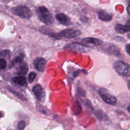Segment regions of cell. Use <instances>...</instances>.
I'll use <instances>...</instances> for the list:
<instances>
[{
    "instance_id": "6da1fadb",
    "label": "cell",
    "mask_w": 130,
    "mask_h": 130,
    "mask_svg": "<svg viewBox=\"0 0 130 130\" xmlns=\"http://www.w3.org/2000/svg\"><path fill=\"white\" fill-rule=\"evenodd\" d=\"M36 13L39 20L46 25H50L54 22V19L49 10L45 6L38 7Z\"/></svg>"
},
{
    "instance_id": "4fadbf2b",
    "label": "cell",
    "mask_w": 130,
    "mask_h": 130,
    "mask_svg": "<svg viewBox=\"0 0 130 130\" xmlns=\"http://www.w3.org/2000/svg\"><path fill=\"white\" fill-rule=\"evenodd\" d=\"M129 20L127 25H123L120 24H117L115 26V31L119 34H124L126 32H128L129 31Z\"/></svg>"
},
{
    "instance_id": "2e32d148",
    "label": "cell",
    "mask_w": 130,
    "mask_h": 130,
    "mask_svg": "<svg viewBox=\"0 0 130 130\" xmlns=\"http://www.w3.org/2000/svg\"><path fill=\"white\" fill-rule=\"evenodd\" d=\"M108 52L114 55H118L119 53V48L114 45L110 46L108 48Z\"/></svg>"
},
{
    "instance_id": "3957f363",
    "label": "cell",
    "mask_w": 130,
    "mask_h": 130,
    "mask_svg": "<svg viewBox=\"0 0 130 130\" xmlns=\"http://www.w3.org/2000/svg\"><path fill=\"white\" fill-rule=\"evenodd\" d=\"M12 12L16 15L25 19H29L31 17L32 13L31 10L27 7L22 5H19L12 8Z\"/></svg>"
},
{
    "instance_id": "5b68a950",
    "label": "cell",
    "mask_w": 130,
    "mask_h": 130,
    "mask_svg": "<svg viewBox=\"0 0 130 130\" xmlns=\"http://www.w3.org/2000/svg\"><path fill=\"white\" fill-rule=\"evenodd\" d=\"M32 90L38 101L42 103H43L45 101L46 93L45 90L41 85L36 84L33 86Z\"/></svg>"
},
{
    "instance_id": "603a6c76",
    "label": "cell",
    "mask_w": 130,
    "mask_h": 130,
    "mask_svg": "<svg viewBox=\"0 0 130 130\" xmlns=\"http://www.w3.org/2000/svg\"><path fill=\"white\" fill-rule=\"evenodd\" d=\"M127 13L128 15H129V5H128L127 8Z\"/></svg>"
},
{
    "instance_id": "484cf974",
    "label": "cell",
    "mask_w": 130,
    "mask_h": 130,
    "mask_svg": "<svg viewBox=\"0 0 130 130\" xmlns=\"http://www.w3.org/2000/svg\"><path fill=\"white\" fill-rule=\"evenodd\" d=\"M1 55V52H0V55Z\"/></svg>"
},
{
    "instance_id": "cb8c5ba5",
    "label": "cell",
    "mask_w": 130,
    "mask_h": 130,
    "mask_svg": "<svg viewBox=\"0 0 130 130\" xmlns=\"http://www.w3.org/2000/svg\"><path fill=\"white\" fill-rule=\"evenodd\" d=\"M127 86L128 87V89H129V80L128 81V83H127Z\"/></svg>"
},
{
    "instance_id": "7a4b0ae2",
    "label": "cell",
    "mask_w": 130,
    "mask_h": 130,
    "mask_svg": "<svg viewBox=\"0 0 130 130\" xmlns=\"http://www.w3.org/2000/svg\"><path fill=\"white\" fill-rule=\"evenodd\" d=\"M113 68L120 75L124 77H129L130 76L129 66L122 61H116L113 64Z\"/></svg>"
},
{
    "instance_id": "ac0fdd59",
    "label": "cell",
    "mask_w": 130,
    "mask_h": 130,
    "mask_svg": "<svg viewBox=\"0 0 130 130\" xmlns=\"http://www.w3.org/2000/svg\"><path fill=\"white\" fill-rule=\"evenodd\" d=\"M36 76V73L35 72H30L28 75V80L29 83H31L34 81Z\"/></svg>"
},
{
    "instance_id": "d4e9b609",
    "label": "cell",
    "mask_w": 130,
    "mask_h": 130,
    "mask_svg": "<svg viewBox=\"0 0 130 130\" xmlns=\"http://www.w3.org/2000/svg\"><path fill=\"white\" fill-rule=\"evenodd\" d=\"M129 105H128V107H127V111H128V112H129Z\"/></svg>"
},
{
    "instance_id": "ffe728a7",
    "label": "cell",
    "mask_w": 130,
    "mask_h": 130,
    "mask_svg": "<svg viewBox=\"0 0 130 130\" xmlns=\"http://www.w3.org/2000/svg\"><path fill=\"white\" fill-rule=\"evenodd\" d=\"M7 66V62L4 58H0V69H4Z\"/></svg>"
},
{
    "instance_id": "7402d4cb",
    "label": "cell",
    "mask_w": 130,
    "mask_h": 130,
    "mask_svg": "<svg viewBox=\"0 0 130 130\" xmlns=\"http://www.w3.org/2000/svg\"><path fill=\"white\" fill-rule=\"evenodd\" d=\"M125 48H126V51L127 52V53L129 55V44H127L126 46H125Z\"/></svg>"
},
{
    "instance_id": "9a60e30c",
    "label": "cell",
    "mask_w": 130,
    "mask_h": 130,
    "mask_svg": "<svg viewBox=\"0 0 130 130\" xmlns=\"http://www.w3.org/2000/svg\"><path fill=\"white\" fill-rule=\"evenodd\" d=\"M23 59V55L21 54L17 56L16 57H15L10 63V68H11L12 67H13L14 65L16 64H19L20 63H21Z\"/></svg>"
},
{
    "instance_id": "44dd1931",
    "label": "cell",
    "mask_w": 130,
    "mask_h": 130,
    "mask_svg": "<svg viewBox=\"0 0 130 130\" xmlns=\"http://www.w3.org/2000/svg\"><path fill=\"white\" fill-rule=\"evenodd\" d=\"M2 54L5 57H10L11 56V52L8 50H4L2 52Z\"/></svg>"
},
{
    "instance_id": "30bf717a",
    "label": "cell",
    "mask_w": 130,
    "mask_h": 130,
    "mask_svg": "<svg viewBox=\"0 0 130 130\" xmlns=\"http://www.w3.org/2000/svg\"><path fill=\"white\" fill-rule=\"evenodd\" d=\"M82 42L85 44H91L95 46L101 45L103 43L102 40L99 39L90 37H87L83 39L82 40Z\"/></svg>"
},
{
    "instance_id": "7c38bea8",
    "label": "cell",
    "mask_w": 130,
    "mask_h": 130,
    "mask_svg": "<svg viewBox=\"0 0 130 130\" xmlns=\"http://www.w3.org/2000/svg\"><path fill=\"white\" fill-rule=\"evenodd\" d=\"M28 70V68L27 64L25 62H22V61L19 63V66L17 71V74L19 76H24L27 73Z\"/></svg>"
},
{
    "instance_id": "8fae6325",
    "label": "cell",
    "mask_w": 130,
    "mask_h": 130,
    "mask_svg": "<svg viewBox=\"0 0 130 130\" xmlns=\"http://www.w3.org/2000/svg\"><path fill=\"white\" fill-rule=\"evenodd\" d=\"M99 19L103 21H109L112 20V16L104 10H100L98 13Z\"/></svg>"
},
{
    "instance_id": "277c9868",
    "label": "cell",
    "mask_w": 130,
    "mask_h": 130,
    "mask_svg": "<svg viewBox=\"0 0 130 130\" xmlns=\"http://www.w3.org/2000/svg\"><path fill=\"white\" fill-rule=\"evenodd\" d=\"M99 93L102 100L107 104L114 106L116 104V98L111 94L108 90L104 88H101L99 90Z\"/></svg>"
},
{
    "instance_id": "d6986e66",
    "label": "cell",
    "mask_w": 130,
    "mask_h": 130,
    "mask_svg": "<svg viewBox=\"0 0 130 130\" xmlns=\"http://www.w3.org/2000/svg\"><path fill=\"white\" fill-rule=\"evenodd\" d=\"M26 124L25 121H20L17 124V128L20 130L23 129L25 127Z\"/></svg>"
},
{
    "instance_id": "ba28073f",
    "label": "cell",
    "mask_w": 130,
    "mask_h": 130,
    "mask_svg": "<svg viewBox=\"0 0 130 130\" xmlns=\"http://www.w3.org/2000/svg\"><path fill=\"white\" fill-rule=\"evenodd\" d=\"M33 63L35 69L39 72H43L45 69L46 60L44 58L39 57L35 59Z\"/></svg>"
},
{
    "instance_id": "9c48e42d",
    "label": "cell",
    "mask_w": 130,
    "mask_h": 130,
    "mask_svg": "<svg viewBox=\"0 0 130 130\" xmlns=\"http://www.w3.org/2000/svg\"><path fill=\"white\" fill-rule=\"evenodd\" d=\"M55 18L60 23L63 25L68 26L72 23L70 18L63 13L57 14L55 15Z\"/></svg>"
},
{
    "instance_id": "e0dca14e",
    "label": "cell",
    "mask_w": 130,
    "mask_h": 130,
    "mask_svg": "<svg viewBox=\"0 0 130 130\" xmlns=\"http://www.w3.org/2000/svg\"><path fill=\"white\" fill-rule=\"evenodd\" d=\"M95 115L97 118L101 120H105L108 118L106 114L102 111H96L95 113Z\"/></svg>"
},
{
    "instance_id": "5bb4252c",
    "label": "cell",
    "mask_w": 130,
    "mask_h": 130,
    "mask_svg": "<svg viewBox=\"0 0 130 130\" xmlns=\"http://www.w3.org/2000/svg\"><path fill=\"white\" fill-rule=\"evenodd\" d=\"M12 81L15 84L20 86H24L27 85V82L25 77L22 76H17L14 77L12 78Z\"/></svg>"
},
{
    "instance_id": "8992f818",
    "label": "cell",
    "mask_w": 130,
    "mask_h": 130,
    "mask_svg": "<svg viewBox=\"0 0 130 130\" xmlns=\"http://www.w3.org/2000/svg\"><path fill=\"white\" fill-rule=\"evenodd\" d=\"M58 34L60 38L62 37L66 38H73L80 36L81 32L79 30L73 28H67L59 31Z\"/></svg>"
},
{
    "instance_id": "52a82bcc",
    "label": "cell",
    "mask_w": 130,
    "mask_h": 130,
    "mask_svg": "<svg viewBox=\"0 0 130 130\" xmlns=\"http://www.w3.org/2000/svg\"><path fill=\"white\" fill-rule=\"evenodd\" d=\"M66 48L82 53H86L89 51V47L88 46L77 42L68 44Z\"/></svg>"
}]
</instances>
